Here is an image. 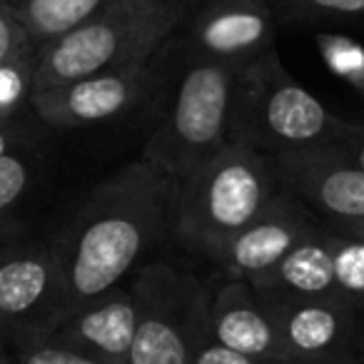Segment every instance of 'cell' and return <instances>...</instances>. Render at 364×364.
<instances>
[{"mask_svg":"<svg viewBox=\"0 0 364 364\" xmlns=\"http://www.w3.org/2000/svg\"><path fill=\"white\" fill-rule=\"evenodd\" d=\"M13 147V137H11V130H8L6 125H3V120H0V157L8 155Z\"/></svg>","mask_w":364,"mask_h":364,"instance_id":"obj_27","label":"cell"},{"mask_svg":"<svg viewBox=\"0 0 364 364\" xmlns=\"http://www.w3.org/2000/svg\"><path fill=\"white\" fill-rule=\"evenodd\" d=\"M31 50H36V46H33L31 36L23 28L16 3L0 0V63H6L11 58H18Z\"/></svg>","mask_w":364,"mask_h":364,"instance_id":"obj_22","label":"cell"},{"mask_svg":"<svg viewBox=\"0 0 364 364\" xmlns=\"http://www.w3.org/2000/svg\"><path fill=\"white\" fill-rule=\"evenodd\" d=\"M0 364H11V357H0Z\"/></svg>","mask_w":364,"mask_h":364,"instance_id":"obj_29","label":"cell"},{"mask_svg":"<svg viewBox=\"0 0 364 364\" xmlns=\"http://www.w3.org/2000/svg\"><path fill=\"white\" fill-rule=\"evenodd\" d=\"M282 188L324 228L364 220V170L337 145L274 155Z\"/></svg>","mask_w":364,"mask_h":364,"instance_id":"obj_10","label":"cell"},{"mask_svg":"<svg viewBox=\"0 0 364 364\" xmlns=\"http://www.w3.org/2000/svg\"><path fill=\"white\" fill-rule=\"evenodd\" d=\"M282 190L274 157L247 145H225L180 180L172 240L208 262Z\"/></svg>","mask_w":364,"mask_h":364,"instance_id":"obj_2","label":"cell"},{"mask_svg":"<svg viewBox=\"0 0 364 364\" xmlns=\"http://www.w3.org/2000/svg\"><path fill=\"white\" fill-rule=\"evenodd\" d=\"M264 302L292 362L364 364V307L342 299L264 297Z\"/></svg>","mask_w":364,"mask_h":364,"instance_id":"obj_8","label":"cell"},{"mask_svg":"<svg viewBox=\"0 0 364 364\" xmlns=\"http://www.w3.org/2000/svg\"><path fill=\"white\" fill-rule=\"evenodd\" d=\"M31 185V165L26 157L8 152L0 157V218L13 210Z\"/></svg>","mask_w":364,"mask_h":364,"instance_id":"obj_20","label":"cell"},{"mask_svg":"<svg viewBox=\"0 0 364 364\" xmlns=\"http://www.w3.org/2000/svg\"><path fill=\"white\" fill-rule=\"evenodd\" d=\"M68 309L65 282L53 245L23 240L0 247V319L11 354L46 342Z\"/></svg>","mask_w":364,"mask_h":364,"instance_id":"obj_7","label":"cell"},{"mask_svg":"<svg viewBox=\"0 0 364 364\" xmlns=\"http://www.w3.org/2000/svg\"><path fill=\"white\" fill-rule=\"evenodd\" d=\"M250 284L264 297L349 302L334 279V232L324 225L299 240L267 274Z\"/></svg>","mask_w":364,"mask_h":364,"instance_id":"obj_15","label":"cell"},{"mask_svg":"<svg viewBox=\"0 0 364 364\" xmlns=\"http://www.w3.org/2000/svg\"><path fill=\"white\" fill-rule=\"evenodd\" d=\"M137 3H162V0H137Z\"/></svg>","mask_w":364,"mask_h":364,"instance_id":"obj_30","label":"cell"},{"mask_svg":"<svg viewBox=\"0 0 364 364\" xmlns=\"http://www.w3.org/2000/svg\"><path fill=\"white\" fill-rule=\"evenodd\" d=\"M0 357H11V349H8V337H6V327H3V319H0Z\"/></svg>","mask_w":364,"mask_h":364,"instance_id":"obj_28","label":"cell"},{"mask_svg":"<svg viewBox=\"0 0 364 364\" xmlns=\"http://www.w3.org/2000/svg\"><path fill=\"white\" fill-rule=\"evenodd\" d=\"M120 3L125 0H16V8L33 46L43 48Z\"/></svg>","mask_w":364,"mask_h":364,"instance_id":"obj_16","label":"cell"},{"mask_svg":"<svg viewBox=\"0 0 364 364\" xmlns=\"http://www.w3.org/2000/svg\"><path fill=\"white\" fill-rule=\"evenodd\" d=\"M180 180L145 157L102 180L53 245L70 309L122 284L172 240Z\"/></svg>","mask_w":364,"mask_h":364,"instance_id":"obj_1","label":"cell"},{"mask_svg":"<svg viewBox=\"0 0 364 364\" xmlns=\"http://www.w3.org/2000/svg\"><path fill=\"white\" fill-rule=\"evenodd\" d=\"M135 327V297L130 284L122 282L68 309L48 339L105 364H127Z\"/></svg>","mask_w":364,"mask_h":364,"instance_id":"obj_13","label":"cell"},{"mask_svg":"<svg viewBox=\"0 0 364 364\" xmlns=\"http://www.w3.org/2000/svg\"><path fill=\"white\" fill-rule=\"evenodd\" d=\"M36 58L38 48L0 63V120H6L23 102H31L33 77H36Z\"/></svg>","mask_w":364,"mask_h":364,"instance_id":"obj_19","label":"cell"},{"mask_svg":"<svg viewBox=\"0 0 364 364\" xmlns=\"http://www.w3.org/2000/svg\"><path fill=\"white\" fill-rule=\"evenodd\" d=\"M193 364H299L292 359H259L247 357V354L232 352V349L223 347L218 342H208L198 354H195Z\"/></svg>","mask_w":364,"mask_h":364,"instance_id":"obj_24","label":"cell"},{"mask_svg":"<svg viewBox=\"0 0 364 364\" xmlns=\"http://www.w3.org/2000/svg\"><path fill=\"white\" fill-rule=\"evenodd\" d=\"M319 225L322 223L282 188L272 203L252 223L235 232L208 262L218 267L225 279L255 282Z\"/></svg>","mask_w":364,"mask_h":364,"instance_id":"obj_12","label":"cell"},{"mask_svg":"<svg viewBox=\"0 0 364 364\" xmlns=\"http://www.w3.org/2000/svg\"><path fill=\"white\" fill-rule=\"evenodd\" d=\"M11 364H105L95 357H87L82 352L65 347L58 342H38L31 347H23L11 354Z\"/></svg>","mask_w":364,"mask_h":364,"instance_id":"obj_21","label":"cell"},{"mask_svg":"<svg viewBox=\"0 0 364 364\" xmlns=\"http://www.w3.org/2000/svg\"><path fill=\"white\" fill-rule=\"evenodd\" d=\"M235 75V68L185 50L172 100L160 125L147 137L142 157L182 180L200 162L230 145Z\"/></svg>","mask_w":364,"mask_h":364,"instance_id":"obj_6","label":"cell"},{"mask_svg":"<svg viewBox=\"0 0 364 364\" xmlns=\"http://www.w3.org/2000/svg\"><path fill=\"white\" fill-rule=\"evenodd\" d=\"M334 232L339 235H347V237H354V240H362L364 242V220H357V223H344V225H334Z\"/></svg>","mask_w":364,"mask_h":364,"instance_id":"obj_26","label":"cell"},{"mask_svg":"<svg viewBox=\"0 0 364 364\" xmlns=\"http://www.w3.org/2000/svg\"><path fill=\"white\" fill-rule=\"evenodd\" d=\"M277 23L339 28L364 23V0H267Z\"/></svg>","mask_w":364,"mask_h":364,"instance_id":"obj_17","label":"cell"},{"mask_svg":"<svg viewBox=\"0 0 364 364\" xmlns=\"http://www.w3.org/2000/svg\"><path fill=\"white\" fill-rule=\"evenodd\" d=\"M354 165H359L364 170V122H354L352 130L342 137L339 142H334Z\"/></svg>","mask_w":364,"mask_h":364,"instance_id":"obj_25","label":"cell"},{"mask_svg":"<svg viewBox=\"0 0 364 364\" xmlns=\"http://www.w3.org/2000/svg\"><path fill=\"white\" fill-rule=\"evenodd\" d=\"M157 82L155 58L147 63L100 73L65 85L43 87L31 97L43 122L60 130L90 127L132 112Z\"/></svg>","mask_w":364,"mask_h":364,"instance_id":"obj_9","label":"cell"},{"mask_svg":"<svg viewBox=\"0 0 364 364\" xmlns=\"http://www.w3.org/2000/svg\"><path fill=\"white\" fill-rule=\"evenodd\" d=\"M11 3H16V0H11Z\"/></svg>","mask_w":364,"mask_h":364,"instance_id":"obj_31","label":"cell"},{"mask_svg":"<svg viewBox=\"0 0 364 364\" xmlns=\"http://www.w3.org/2000/svg\"><path fill=\"white\" fill-rule=\"evenodd\" d=\"M334 232V230H332ZM334 279L349 302L364 307V242L334 232Z\"/></svg>","mask_w":364,"mask_h":364,"instance_id":"obj_18","label":"cell"},{"mask_svg":"<svg viewBox=\"0 0 364 364\" xmlns=\"http://www.w3.org/2000/svg\"><path fill=\"white\" fill-rule=\"evenodd\" d=\"M185 21V0H125L95 21L38 48L33 92L152 60Z\"/></svg>","mask_w":364,"mask_h":364,"instance_id":"obj_3","label":"cell"},{"mask_svg":"<svg viewBox=\"0 0 364 364\" xmlns=\"http://www.w3.org/2000/svg\"><path fill=\"white\" fill-rule=\"evenodd\" d=\"M137 327L127 364H193L210 339L215 287L165 259H150L127 279Z\"/></svg>","mask_w":364,"mask_h":364,"instance_id":"obj_5","label":"cell"},{"mask_svg":"<svg viewBox=\"0 0 364 364\" xmlns=\"http://www.w3.org/2000/svg\"><path fill=\"white\" fill-rule=\"evenodd\" d=\"M322 41V53L329 60V65L337 68L344 77L352 80H364V55L362 58H349V53L354 50V41H342V38H319Z\"/></svg>","mask_w":364,"mask_h":364,"instance_id":"obj_23","label":"cell"},{"mask_svg":"<svg viewBox=\"0 0 364 364\" xmlns=\"http://www.w3.org/2000/svg\"><path fill=\"white\" fill-rule=\"evenodd\" d=\"M185 26V50L235 70L274 50L277 18L267 0H215L200 8Z\"/></svg>","mask_w":364,"mask_h":364,"instance_id":"obj_11","label":"cell"},{"mask_svg":"<svg viewBox=\"0 0 364 364\" xmlns=\"http://www.w3.org/2000/svg\"><path fill=\"white\" fill-rule=\"evenodd\" d=\"M354 122L329 112L279 63L277 50L240 68L235 75L228 140L274 157L282 152L334 145Z\"/></svg>","mask_w":364,"mask_h":364,"instance_id":"obj_4","label":"cell"},{"mask_svg":"<svg viewBox=\"0 0 364 364\" xmlns=\"http://www.w3.org/2000/svg\"><path fill=\"white\" fill-rule=\"evenodd\" d=\"M210 339L259 359H289L264 297L242 279H223L213 292Z\"/></svg>","mask_w":364,"mask_h":364,"instance_id":"obj_14","label":"cell"}]
</instances>
